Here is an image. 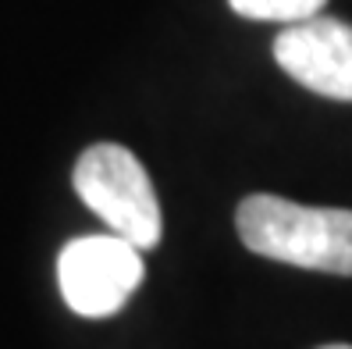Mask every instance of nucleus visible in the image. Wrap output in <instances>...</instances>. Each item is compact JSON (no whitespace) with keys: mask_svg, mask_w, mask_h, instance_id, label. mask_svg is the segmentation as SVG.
Instances as JSON below:
<instances>
[{"mask_svg":"<svg viewBox=\"0 0 352 349\" xmlns=\"http://www.w3.org/2000/svg\"><path fill=\"white\" fill-rule=\"evenodd\" d=\"M245 250L306 271L352 278V211L302 207L285 196L253 193L235 211Z\"/></svg>","mask_w":352,"mask_h":349,"instance_id":"nucleus-1","label":"nucleus"},{"mask_svg":"<svg viewBox=\"0 0 352 349\" xmlns=\"http://www.w3.org/2000/svg\"><path fill=\"white\" fill-rule=\"evenodd\" d=\"M75 193L121 239L139 250H153L164 232L157 189L129 147L96 142L75 160Z\"/></svg>","mask_w":352,"mask_h":349,"instance_id":"nucleus-2","label":"nucleus"},{"mask_svg":"<svg viewBox=\"0 0 352 349\" xmlns=\"http://www.w3.org/2000/svg\"><path fill=\"white\" fill-rule=\"evenodd\" d=\"M142 250L121 235H78L57 257L60 296L78 317H111L139 289Z\"/></svg>","mask_w":352,"mask_h":349,"instance_id":"nucleus-3","label":"nucleus"},{"mask_svg":"<svg viewBox=\"0 0 352 349\" xmlns=\"http://www.w3.org/2000/svg\"><path fill=\"white\" fill-rule=\"evenodd\" d=\"M278 68L302 89L327 100H352V25L314 14L285 25L274 39Z\"/></svg>","mask_w":352,"mask_h":349,"instance_id":"nucleus-4","label":"nucleus"},{"mask_svg":"<svg viewBox=\"0 0 352 349\" xmlns=\"http://www.w3.org/2000/svg\"><path fill=\"white\" fill-rule=\"evenodd\" d=\"M235 14L253 18V22H306V18L320 14L327 0H228Z\"/></svg>","mask_w":352,"mask_h":349,"instance_id":"nucleus-5","label":"nucleus"},{"mask_svg":"<svg viewBox=\"0 0 352 349\" xmlns=\"http://www.w3.org/2000/svg\"><path fill=\"white\" fill-rule=\"evenodd\" d=\"M320 349H352V346H345V342H338V346H320Z\"/></svg>","mask_w":352,"mask_h":349,"instance_id":"nucleus-6","label":"nucleus"}]
</instances>
